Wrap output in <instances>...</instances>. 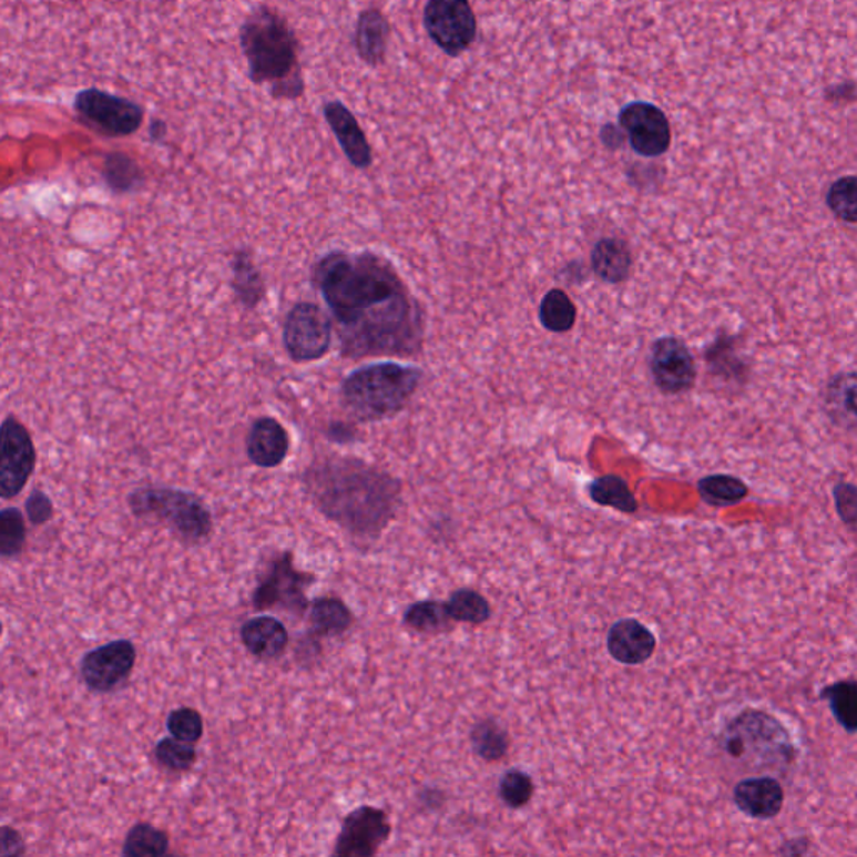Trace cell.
Listing matches in <instances>:
<instances>
[{"mask_svg": "<svg viewBox=\"0 0 857 857\" xmlns=\"http://www.w3.org/2000/svg\"><path fill=\"white\" fill-rule=\"evenodd\" d=\"M25 509H28V518L32 524H45L54 517V506H52L51 499L45 492L35 491L31 492L28 501H25Z\"/></svg>", "mask_w": 857, "mask_h": 857, "instance_id": "cell-41", "label": "cell"}, {"mask_svg": "<svg viewBox=\"0 0 857 857\" xmlns=\"http://www.w3.org/2000/svg\"><path fill=\"white\" fill-rule=\"evenodd\" d=\"M588 494L598 506L613 508L625 514H633L639 509V501L622 476H600L588 486Z\"/></svg>", "mask_w": 857, "mask_h": 857, "instance_id": "cell-25", "label": "cell"}, {"mask_svg": "<svg viewBox=\"0 0 857 857\" xmlns=\"http://www.w3.org/2000/svg\"><path fill=\"white\" fill-rule=\"evenodd\" d=\"M232 285L236 298L246 308H255L264 300L265 284L261 272L256 268L252 255L246 249H238L232 258Z\"/></svg>", "mask_w": 857, "mask_h": 857, "instance_id": "cell-23", "label": "cell"}, {"mask_svg": "<svg viewBox=\"0 0 857 857\" xmlns=\"http://www.w3.org/2000/svg\"><path fill=\"white\" fill-rule=\"evenodd\" d=\"M650 373L655 386L670 396L687 392L697 379L694 356L687 344L676 337H660L653 341Z\"/></svg>", "mask_w": 857, "mask_h": 857, "instance_id": "cell-15", "label": "cell"}, {"mask_svg": "<svg viewBox=\"0 0 857 857\" xmlns=\"http://www.w3.org/2000/svg\"><path fill=\"white\" fill-rule=\"evenodd\" d=\"M610 656L622 665H642L652 659L656 639L649 626L635 619H623L613 623L606 636Z\"/></svg>", "mask_w": 857, "mask_h": 857, "instance_id": "cell-16", "label": "cell"}, {"mask_svg": "<svg viewBox=\"0 0 857 857\" xmlns=\"http://www.w3.org/2000/svg\"><path fill=\"white\" fill-rule=\"evenodd\" d=\"M108 182L114 190L120 192H126V190L133 188L140 180V171H137L136 164L130 157L123 156V154H114L108 160Z\"/></svg>", "mask_w": 857, "mask_h": 857, "instance_id": "cell-39", "label": "cell"}, {"mask_svg": "<svg viewBox=\"0 0 857 857\" xmlns=\"http://www.w3.org/2000/svg\"><path fill=\"white\" fill-rule=\"evenodd\" d=\"M305 491L331 523L357 538H377L396 517L399 479L357 458H327L304 475Z\"/></svg>", "mask_w": 857, "mask_h": 857, "instance_id": "cell-2", "label": "cell"}, {"mask_svg": "<svg viewBox=\"0 0 857 857\" xmlns=\"http://www.w3.org/2000/svg\"><path fill=\"white\" fill-rule=\"evenodd\" d=\"M424 25L432 41L449 55H459L476 41V16L469 0H429Z\"/></svg>", "mask_w": 857, "mask_h": 857, "instance_id": "cell-9", "label": "cell"}, {"mask_svg": "<svg viewBox=\"0 0 857 857\" xmlns=\"http://www.w3.org/2000/svg\"><path fill=\"white\" fill-rule=\"evenodd\" d=\"M451 622L446 603L432 602V600L414 603L404 613V623L416 632H442L449 629Z\"/></svg>", "mask_w": 857, "mask_h": 857, "instance_id": "cell-33", "label": "cell"}, {"mask_svg": "<svg viewBox=\"0 0 857 857\" xmlns=\"http://www.w3.org/2000/svg\"><path fill=\"white\" fill-rule=\"evenodd\" d=\"M820 701L829 704L837 724L854 735L857 732V683L854 680H840L820 691Z\"/></svg>", "mask_w": 857, "mask_h": 857, "instance_id": "cell-26", "label": "cell"}, {"mask_svg": "<svg viewBox=\"0 0 857 857\" xmlns=\"http://www.w3.org/2000/svg\"><path fill=\"white\" fill-rule=\"evenodd\" d=\"M698 494L714 508L738 504L748 496V488L742 479L731 475L705 476L697 482Z\"/></svg>", "mask_w": 857, "mask_h": 857, "instance_id": "cell-27", "label": "cell"}, {"mask_svg": "<svg viewBox=\"0 0 857 857\" xmlns=\"http://www.w3.org/2000/svg\"><path fill=\"white\" fill-rule=\"evenodd\" d=\"M334 315L344 356H400L422 346V312L409 288L382 256L373 252H335L312 272Z\"/></svg>", "mask_w": 857, "mask_h": 857, "instance_id": "cell-1", "label": "cell"}, {"mask_svg": "<svg viewBox=\"0 0 857 857\" xmlns=\"http://www.w3.org/2000/svg\"><path fill=\"white\" fill-rule=\"evenodd\" d=\"M632 253L623 239H600L591 249V268L600 280L606 284H622L629 278L632 271Z\"/></svg>", "mask_w": 857, "mask_h": 857, "instance_id": "cell-21", "label": "cell"}, {"mask_svg": "<svg viewBox=\"0 0 857 857\" xmlns=\"http://www.w3.org/2000/svg\"><path fill=\"white\" fill-rule=\"evenodd\" d=\"M856 374H839L830 380L826 392V407L837 424L856 422Z\"/></svg>", "mask_w": 857, "mask_h": 857, "instance_id": "cell-28", "label": "cell"}, {"mask_svg": "<svg viewBox=\"0 0 857 857\" xmlns=\"http://www.w3.org/2000/svg\"><path fill=\"white\" fill-rule=\"evenodd\" d=\"M734 803L752 819L771 820L783 810L784 789L776 777H751L735 786Z\"/></svg>", "mask_w": 857, "mask_h": 857, "instance_id": "cell-18", "label": "cell"}, {"mask_svg": "<svg viewBox=\"0 0 857 857\" xmlns=\"http://www.w3.org/2000/svg\"><path fill=\"white\" fill-rule=\"evenodd\" d=\"M127 504L134 517L154 518L167 524L183 543L200 544L212 537V512L193 492L151 486L131 492Z\"/></svg>", "mask_w": 857, "mask_h": 857, "instance_id": "cell-6", "label": "cell"}, {"mask_svg": "<svg viewBox=\"0 0 857 857\" xmlns=\"http://www.w3.org/2000/svg\"><path fill=\"white\" fill-rule=\"evenodd\" d=\"M834 501H836L837 514L844 524L854 531L857 520V491L850 482H839L834 486Z\"/></svg>", "mask_w": 857, "mask_h": 857, "instance_id": "cell-40", "label": "cell"}, {"mask_svg": "<svg viewBox=\"0 0 857 857\" xmlns=\"http://www.w3.org/2000/svg\"><path fill=\"white\" fill-rule=\"evenodd\" d=\"M389 24L380 12L367 11L360 16L357 24L356 45L360 58L370 65L382 62L386 54Z\"/></svg>", "mask_w": 857, "mask_h": 857, "instance_id": "cell-24", "label": "cell"}, {"mask_svg": "<svg viewBox=\"0 0 857 857\" xmlns=\"http://www.w3.org/2000/svg\"><path fill=\"white\" fill-rule=\"evenodd\" d=\"M167 850H170L167 834L151 824L140 823L131 827L121 854L126 857H160L167 854Z\"/></svg>", "mask_w": 857, "mask_h": 857, "instance_id": "cell-31", "label": "cell"}, {"mask_svg": "<svg viewBox=\"0 0 857 857\" xmlns=\"http://www.w3.org/2000/svg\"><path fill=\"white\" fill-rule=\"evenodd\" d=\"M619 121L630 146L640 156L659 157L670 150L672 126L666 114L655 104L645 101L626 104L620 111Z\"/></svg>", "mask_w": 857, "mask_h": 857, "instance_id": "cell-13", "label": "cell"}, {"mask_svg": "<svg viewBox=\"0 0 857 857\" xmlns=\"http://www.w3.org/2000/svg\"><path fill=\"white\" fill-rule=\"evenodd\" d=\"M471 745L486 762H498L508 754L509 735L492 718L479 721L471 731Z\"/></svg>", "mask_w": 857, "mask_h": 857, "instance_id": "cell-32", "label": "cell"}, {"mask_svg": "<svg viewBox=\"0 0 857 857\" xmlns=\"http://www.w3.org/2000/svg\"><path fill=\"white\" fill-rule=\"evenodd\" d=\"M28 540L24 514L21 509H0V558H14L24 551Z\"/></svg>", "mask_w": 857, "mask_h": 857, "instance_id": "cell-34", "label": "cell"}, {"mask_svg": "<svg viewBox=\"0 0 857 857\" xmlns=\"http://www.w3.org/2000/svg\"><path fill=\"white\" fill-rule=\"evenodd\" d=\"M325 118L350 163L363 170L369 167L373 163V151L353 113L344 104L330 103L325 106Z\"/></svg>", "mask_w": 857, "mask_h": 857, "instance_id": "cell-19", "label": "cell"}, {"mask_svg": "<svg viewBox=\"0 0 857 857\" xmlns=\"http://www.w3.org/2000/svg\"><path fill=\"white\" fill-rule=\"evenodd\" d=\"M35 461L34 442L24 424L8 417L0 426V498L12 499L24 491Z\"/></svg>", "mask_w": 857, "mask_h": 857, "instance_id": "cell-10", "label": "cell"}, {"mask_svg": "<svg viewBox=\"0 0 857 857\" xmlns=\"http://www.w3.org/2000/svg\"><path fill=\"white\" fill-rule=\"evenodd\" d=\"M422 370L397 363L370 364L341 384V399L359 420H382L406 409L419 389Z\"/></svg>", "mask_w": 857, "mask_h": 857, "instance_id": "cell-3", "label": "cell"}, {"mask_svg": "<svg viewBox=\"0 0 857 857\" xmlns=\"http://www.w3.org/2000/svg\"><path fill=\"white\" fill-rule=\"evenodd\" d=\"M331 322L317 304L298 302L284 324V346L294 363H314L330 349Z\"/></svg>", "mask_w": 857, "mask_h": 857, "instance_id": "cell-8", "label": "cell"}, {"mask_svg": "<svg viewBox=\"0 0 857 857\" xmlns=\"http://www.w3.org/2000/svg\"><path fill=\"white\" fill-rule=\"evenodd\" d=\"M290 452V438L285 427L274 417H261L249 427L246 455L258 468L280 466Z\"/></svg>", "mask_w": 857, "mask_h": 857, "instance_id": "cell-17", "label": "cell"}, {"mask_svg": "<svg viewBox=\"0 0 857 857\" xmlns=\"http://www.w3.org/2000/svg\"><path fill=\"white\" fill-rule=\"evenodd\" d=\"M449 616L452 622L469 623V625H482L491 619V605L488 600L471 588H461L455 591L446 602Z\"/></svg>", "mask_w": 857, "mask_h": 857, "instance_id": "cell-30", "label": "cell"}, {"mask_svg": "<svg viewBox=\"0 0 857 857\" xmlns=\"http://www.w3.org/2000/svg\"><path fill=\"white\" fill-rule=\"evenodd\" d=\"M239 636L245 649L256 659H278L288 645L287 626L275 616L249 619L243 623Z\"/></svg>", "mask_w": 857, "mask_h": 857, "instance_id": "cell-20", "label": "cell"}, {"mask_svg": "<svg viewBox=\"0 0 857 857\" xmlns=\"http://www.w3.org/2000/svg\"><path fill=\"white\" fill-rule=\"evenodd\" d=\"M354 436H356V431H354L353 427L346 426V424H334L330 427V431H328V439L338 442V445L354 441Z\"/></svg>", "mask_w": 857, "mask_h": 857, "instance_id": "cell-43", "label": "cell"}, {"mask_svg": "<svg viewBox=\"0 0 857 857\" xmlns=\"http://www.w3.org/2000/svg\"><path fill=\"white\" fill-rule=\"evenodd\" d=\"M390 820L379 807L360 806L341 823L335 840L334 856L370 857L389 839Z\"/></svg>", "mask_w": 857, "mask_h": 857, "instance_id": "cell-14", "label": "cell"}, {"mask_svg": "<svg viewBox=\"0 0 857 857\" xmlns=\"http://www.w3.org/2000/svg\"><path fill=\"white\" fill-rule=\"evenodd\" d=\"M74 106L84 123L108 136H127L143 123V111L137 104L100 90L82 91Z\"/></svg>", "mask_w": 857, "mask_h": 857, "instance_id": "cell-12", "label": "cell"}, {"mask_svg": "<svg viewBox=\"0 0 857 857\" xmlns=\"http://www.w3.org/2000/svg\"><path fill=\"white\" fill-rule=\"evenodd\" d=\"M528 2H531V0H528Z\"/></svg>", "mask_w": 857, "mask_h": 857, "instance_id": "cell-45", "label": "cell"}, {"mask_svg": "<svg viewBox=\"0 0 857 857\" xmlns=\"http://www.w3.org/2000/svg\"><path fill=\"white\" fill-rule=\"evenodd\" d=\"M239 41L252 81H282L297 64L294 34L284 19L268 9H258L246 19Z\"/></svg>", "mask_w": 857, "mask_h": 857, "instance_id": "cell-5", "label": "cell"}, {"mask_svg": "<svg viewBox=\"0 0 857 857\" xmlns=\"http://www.w3.org/2000/svg\"><path fill=\"white\" fill-rule=\"evenodd\" d=\"M25 854V844L18 829L9 826H0V856H22Z\"/></svg>", "mask_w": 857, "mask_h": 857, "instance_id": "cell-42", "label": "cell"}, {"mask_svg": "<svg viewBox=\"0 0 857 857\" xmlns=\"http://www.w3.org/2000/svg\"><path fill=\"white\" fill-rule=\"evenodd\" d=\"M136 665V646L130 640H114L82 656L79 673L85 687L110 694L123 687Z\"/></svg>", "mask_w": 857, "mask_h": 857, "instance_id": "cell-11", "label": "cell"}, {"mask_svg": "<svg viewBox=\"0 0 857 857\" xmlns=\"http://www.w3.org/2000/svg\"><path fill=\"white\" fill-rule=\"evenodd\" d=\"M534 784L521 768H509L499 781V797L509 809H521L533 799Z\"/></svg>", "mask_w": 857, "mask_h": 857, "instance_id": "cell-37", "label": "cell"}, {"mask_svg": "<svg viewBox=\"0 0 857 857\" xmlns=\"http://www.w3.org/2000/svg\"><path fill=\"white\" fill-rule=\"evenodd\" d=\"M826 205L840 222H857L856 176H843L827 190Z\"/></svg>", "mask_w": 857, "mask_h": 857, "instance_id": "cell-35", "label": "cell"}, {"mask_svg": "<svg viewBox=\"0 0 857 857\" xmlns=\"http://www.w3.org/2000/svg\"><path fill=\"white\" fill-rule=\"evenodd\" d=\"M721 741L731 757L757 764V767H789L796 761L789 731L764 711L747 708L741 712L728 722Z\"/></svg>", "mask_w": 857, "mask_h": 857, "instance_id": "cell-4", "label": "cell"}, {"mask_svg": "<svg viewBox=\"0 0 857 857\" xmlns=\"http://www.w3.org/2000/svg\"><path fill=\"white\" fill-rule=\"evenodd\" d=\"M540 322L548 331L564 334L577 324V307L567 292L553 288L544 295L540 304Z\"/></svg>", "mask_w": 857, "mask_h": 857, "instance_id": "cell-29", "label": "cell"}, {"mask_svg": "<svg viewBox=\"0 0 857 857\" xmlns=\"http://www.w3.org/2000/svg\"><path fill=\"white\" fill-rule=\"evenodd\" d=\"M166 727L171 737L180 738L188 744H196L205 732L202 714L192 707H180L171 712L167 715Z\"/></svg>", "mask_w": 857, "mask_h": 857, "instance_id": "cell-38", "label": "cell"}, {"mask_svg": "<svg viewBox=\"0 0 857 857\" xmlns=\"http://www.w3.org/2000/svg\"><path fill=\"white\" fill-rule=\"evenodd\" d=\"M315 574L302 573L295 568L294 554L285 551L272 561L264 577L253 591L252 602L256 610L282 609L300 616L307 612V590Z\"/></svg>", "mask_w": 857, "mask_h": 857, "instance_id": "cell-7", "label": "cell"}, {"mask_svg": "<svg viewBox=\"0 0 857 857\" xmlns=\"http://www.w3.org/2000/svg\"><path fill=\"white\" fill-rule=\"evenodd\" d=\"M2 629H4V626H2V622H0V636H2Z\"/></svg>", "mask_w": 857, "mask_h": 857, "instance_id": "cell-44", "label": "cell"}, {"mask_svg": "<svg viewBox=\"0 0 857 857\" xmlns=\"http://www.w3.org/2000/svg\"><path fill=\"white\" fill-rule=\"evenodd\" d=\"M154 757L171 773H186L195 765L196 751L193 744L180 741L175 737H166L157 742L154 747Z\"/></svg>", "mask_w": 857, "mask_h": 857, "instance_id": "cell-36", "label": "cell"}, {"mask_svg": "<svg viewBox=\"0 0 857 857\" xmlns=\"http://www.w3.org/2000/svg\"><path fill=\"white\" fill-rule=\"evenodd\" d=\"M310 630L318 636H337L353 626L354 615L346 603L338 598H317L308 613Z\"/></svg>", "mask_w": 857, "mask_h": 857, "instance_id": "cell-22", "label": "cell"}]
</instances>
